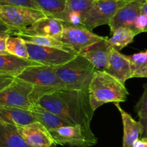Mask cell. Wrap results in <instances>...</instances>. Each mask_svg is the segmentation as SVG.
I'll list each match as a JSON object with an SVG mask.
<instances>
[{
	"label": "cell",
	"mask_w": 147,
	"mask_h": 147,
	"mask_svg": "<svg viewBox=\"0 0 147 147\" xmlns=\"http://www.w3.org/2000/svg\"><path fill=\"white\" fill-rule=\"evenodd\" d=\"M36 104L59 115L69 125H80L90 139L97 142L90 128L94 111L90 104L88 91L62 89L45 94Z\"/></svg>",
	"instance_id": "6da1fadb"
},
{
	"label": "cell",
	"mask_w": 147,
	"mask_h": 147,
	"mask_svg": "<svg viewBox=\"0 0 147 147\" xmlns=\"http://www.w3.org/2000/svg\"><path fill=\"white\" fill-rule=\"evenodd\" d=\"M92 108L95 111L106 103H120L127 100L128 92L125 85L105 71L95 70L88 89Z\"/></svg>",
	"instance_id": "7a4b0ae2"
},
{
	"label": "cell",
	"mask_w": 147,
	"mask_h": 147,
	"mask_svg": "<svg viewBox=\"0 0 147 147\" xmlns=\"http://www.w3.org/2000/svg\"><path fill=\"white\" fill-rule=\"evenodd\" d=\"M65 89L88 91L96 69L85 58L77 55L67 63L54 67Z\"/></svg>",
	"instance_id": "3957f363"
},
{
	"label": "cell",
	"mask_w": 147,
	"mask_h": 147,
	"mask_svg": "<svg viewBox=\"0 0 147 147\" xmlns=\"http://www.w3.org/2000/svg\"><path fill=\"white\" fill-rule=\"evenodd\" d=\"M16 77L34 86L32 98L35 104L45 94L65 89L64 84L58 77L53 66L44 65L29 66Z\"/></svg>",
	"instance_id": "277c9868"
},
{
	"label": "cell",
	"mask_w": 147,
	"mask_h": 147,
	"mask_svg": "<svg viewBox=\"0 0 147 147\" xmlns=\"http://www.w3.org/2000/svg\"><path fill=\"white\" fill-rule=\"evenodd\" d=\"M38 9L21 6H0V19L10 29L12 34L24 30L36 21L46 18Z\"/></svg>",
	"instance_id": "5b68a950"
},
{
	"label": "cell",
	"mask_w": 147,
	"mask_h": 147,
	"mask_svg": "<svg viewBox=\"0 0 147 147\" xmlns=\"http://www.w3.org/2000/svg\"><path fill=\"white\" fill-rule=\"evenodd\" d=\"M34 86L15 77L9 86L0 91V106L28 110L35 105L32 94Z\"/></svg>",
	"instance_id": "8992f818"
},
{
	"label": "cell",
	"mask_w": 147,
	"mask_h": 147,
	"mask_svg": "<svg viewBox=\"0 0 147 147\" xmlns=\"http://www.w3.org/2000/svg\"><path fill=\"white\" fill-rule=\"evenodd\" d=\"M26 46L28 51V59L44 66L53 67L64 64L79 54L73 50H63L28 43H26Z\"/></svg>",
	"instance_id": "52a82bcc"
},
{
	"label": "cell",
	"mask_w": 147,
	"mask_h": 147,
	"mask_svg": "<svg viewBox=\"0 0 147 147\" xmlns=\"http://www.w3.org/2000/svg\"><path fill=\"white\" fill-rule=\"evenodd\" d=\"M129 2L128 0H97L83 22L92 30L102 25H108L116 12Z\"/></svg>",
	"instance_id": "ba28073f"
},
{
	"label": "cell",
	"mask_w": 147,
	"mask_h": 147,
	"mask_svg": "<svg viewBox=\"0 0 147 147\" xmlns=\"http://www.w3.org/2000/svg\"><path fill=\"white\" fill-rule=\"evenodd\" d=\"M103 38L93 33L84 26L72 25L63 22L61 41L77 53H80L82 51L102 40Z\"/></svg>",
	"instance_id": "9c48e42d"
},
{
	"label": "cell",
	"mask_w": 147,
	"mask_h": 147,
	"mask_svg": "<svg viewBox=\"0 0 147 147\" xmlns=\"http://www.w3.org/2000/svg\"><path fill=\"white\" fill-rule=\"evenodd\" d=\"M56 145L70 147H90L97 144L87 136L80 125H67L49 131Z\"/></svg>",
	"instance_id": "30bf717a"
},
{
	"label": "cell",
	"mask_w": 147,
	"mask_h": 147,
	"mask_svg": "<svg viewBox=\"0 0 147 147\" xmlns=\"http://www.w3.org/2000/svg\"><path fill=\"white\" fill-rule=\"evenodd\" d=\"M107 39L108 38L104 37L79 53L90 62L96 70L105 71L108 66L109 59L113 49Z\"/></svg>",
	"instance_id": "8fae6325"
},
{
	"label": "cell",
	"mask_w": 147,
	"mask_h": 147,
	"mask_svg": "<svg viewBox=\"0 0 147 147\" xmlns=\"http://www.w3.org/2000/svg\"><path fill=\"white\" fill-rule=\"evenodd\" d=\"M17 128L23 139L31 147H51L54 144L49 130L38 121Z\"/></svg>",
	"instance_id": "7c38bea8"
},
{
	"label": "cell",
	"mask_w": 147,
	"mask_h": 147,
	"mask_svg": "<svg viewBox=\"0 0 147 147\" xmlns=\"http://www.w3.org/2000/svg\"><path fill=\"white\" fill-rule=\"evenodd\" d=\"M143 4L144 2L139 0H131L127 2L116 12L108 24L111 32L113 33L120 28H130L134 30L137 18L141 12Z\"/></svg>",
	"instance_id": "4fadbf2b"
},
{
	"label": "cell",
	"mask_w": 147,
	"mask_h": 147,
	"mask_svg": "<svg viewBox=\"0 0 147 147\" xmlns=\"http://www.w3.org/2000/svg\"><path fill=\"white\" fill-rule=\"evenodd\" d=\"M95 0H66L63 12L59 20L72 25L83 26V22Z\"/></svg>",
	"instance_id": "5bb4252c"
},
{
	"label": "cell",
	"mask_w": 147,
	"mask_h": 147,
	"mask_svg": "<svg viewBox=\"0 0 147 147\" xmlns=\"http://www.w3.org/2000/svg\"><path fill=\"white\" fill-rule=\"evenodd\" d=\"M63 28V21L51 17H46L34 22L24 30L18 32L30 35L52 37L61 40Z\"/></svg>",
	"instance_id": "9a60e30c"
},
{
	"label": "cell",
	"mask_w": 147,
	"mask_h": 147,
	"mask_svg": "<svg viewBox=\"0 0 147 147\" xmlns=\"http://www.w3.org/2000/svg\"><path fill=\"white\" fill-rule=\"evenodd\" d=\"M105 71L123 85L127 80L131 78V66L126 56L114 49L110 54L108 66Z\"/></svg>",
	"instance_id": "2e32d148"
},
{
	"label": "cell",
	"mask_w": 147,
	"mask_h": 147,
	"mask_svg": "<svg viewBox=\"0 0 147 147\" xmlns=\"http://www.w3.org/2000/svg\"><path fill=\"white\" fill-rule=\"evenodd\" d=\"M119 110L123 125V147H132L133 144L139 137L142 132V127L139 121H136L125 111H124L119 103H115Z\"/></svg>",
	"instance_id": "e0dca14e"
},
{
	"label": "cell",
	"mask_w": 147,
	"mask_h": 147,
	"mask_svg": "<svg viewBox=\"0 0 147 147\" xmlns=\"http://www.w3.org/2000/svg\"><path fill=\"white\" fill-rule=\"evenodd\" d=\"M41 65L30 59H21L10 54H0V73L2 74L17 77L27 67Z\"/></svg>",
	"instance_id": "ac0fdd59"
},
{
	"label": "cell",
	"mask_w": 147,
	"mask_h": 147,
	"mask_svg": "<svg viewBox=\"0 0 147 147\" xmlns=\"http://www.w3.org/2000/svg\"><path fill=\"white\" fill-rule=\"evenodd\" d=\"M37 121L28 110L0 106V123L22 126Z\"/></svg>",
	"instance_id": "d6986e66"
},
{
	"label": "cell",
	"mask_w": 147,
	"mask_h": 147,
	"mask_svg": "<svg viewBox=\"0 0 147 147\" xmlns=\"http://www.w3.org/2000/svg\"><path fill=\"white\" fill-rule=\"evenodd\" d=\"M29 111L35 120L44 125L49 131L61 127L71 125L59 115L47 110L40 105L35 104Z\"/></svg>",
	"instance_id": "ffe728a7"
},
{
	"label": "cell",
	"mask_w": 147,
	"mask_h": 147,
	"mask_svg": "<svg viewBox=\"0 0 147 147\" xmlns=\"http://www.w3.org/2000/svg\"><path fill=\"white\" fill-rule=\"evenodd\" d=\"M0 147H31L23 139L17 126L0 123Z\"/></svg>",
	"instance_id": "44dd1931"
},
{
	"label": "cell",
	"mask_w": 147,
	"mask_h": 147,
	"mask_svg": "<svg viewBox=\"0 0 147 147\" xmlns=\"http://www.w3.org/2000/svg\"><path fill=\"white\" fill-rule=\"evenodd\" d=\"M110 38L107 39L108 43L115 51H119L124 47L134 41L137 34L133 30L127 28H120L113 32Z\"/></svg>",
	"instance_id": "7402d4cb"
},
{
	"label": "cell",
	"mask_w": 147,
	"mask_h": 147,
	"mask_svg": "<svg viewBox=\"0 0 147 147\" xmlns=\"http://www.w3.org/2000/svg\"><path fill=\"white\" fill-rule=\"evenodd\" d=\"M13 35L18 36L23 39L25 43L37 45V46H46V47L57 48L63 50H72L65 45L63 42L57 39L48 36H38V35H30L23 34L22 32H16ZM74 51V50H73Z\"/></svg>",
	"instance_id": "603a6c76"
},
{
	"label": "cell",
	"mask_w": 147,
	"mask_h": 147,
	"mask_svg": "<svg viewBox=\"0 0 147 147\" xmlns=\"http://www.w3.org/2000/svg\"><path fill=\"white\" fill-rule=\"evenodd\" d=\"M35 7L46 16L59 19L63 12L66 0H32Z\"/></svg>",
	"instance_id": "cb8c5ba5"
},
{
	"label": "cell",
	"mask_w": 147,
	"mask_h": 147,
	"mask_svg": "<svg viewBox=\"0 0 147 147\" xmlns=\"http://www.w3.org/2000/svg\"><path fill=\"white\" fill-rule=\"evenodd\" d=\"M131 66V78H147V51L126 56Z\"/></svg>",
	"instance_id": "d4e9b609"
},
{
	"label": "cell",
	"mask_w": 147,
	"mask_h": 147,
	"mask_svg": "<svg viewBox=\"0 0 147 147\" xmlns=\"http://www.w3.org/2000/svg\"><path fill=\"white\" fill-rule=\"evenodd\" d=\"M6 50L9 54L21 59H28L26 43L18 36L9 35L6 40Z\"/></svg>",
	"instance_id": "484cf974"
},
{
	"label": "cell",
	"mask_w": 147,
	"mask_h": 147,
	"mask_svg": "<svg viewBox=\"0 0 147 147\" xmlns=\"http://www.w3.org/2000/svg\"><path fill=\"white\" fill-rule=\"evenodd\" d=\"M144 93L134 107V110L138 114V118L147 116V83L144 85Z\"/></svg>",
	"instance_id": "4316f807"
},
{
	"label": "cell",
	"mask_w": 147,
	"mask_h": 147,
	"mask_svg": "<svg viewBox=\"0 0 147 147\" xmlns=\"http://www.w3.org/2000/svg\"><path fill=\"white\" fill-rule=\"evenodd\" d=\"M21 6L38 9L32 0H0V6Z\"/></svg>",
	"instance_id": "83f0119b"
},
{
	"label": "cell",
	"mask_w": 147,
	"mask_h": 147,
	"mask_svg": "<svg viewBox=\"0 0 147 147\" xmlns=\"http://www.w3.org/2000/svg\"><path fill=\"white\" fill-rule=\"evenodd\" d=\"M15 77V76L0 73V91L9 86L14 81Z\"/></svg>",
	"instance_id": "f1b7e54d"
},
{
	"label": "cell",
	"mask_w": 147,
	"mask_h": 147,
	"mask_svg": "<svg viewBox=\"0 0 147 147\" xmlns=\"http://www.w3.org/2000/svg\"><path fill=\"white\" fill-rule=\"evenodd\" d=\"M9 35V34L0 35V54H9L6 50V40Z\"/></svg>",
	"instance_id": "f546056e"
},
{
	"label": "cell",
	"mask_w": 147,
	"mask_h": 147,
	"mask_svg": "<svg viewBox=\"0 0 147 147\" xmlns=\"http://www.w3.org/2000/svg\"><path fill=\"white\" fill-rule=\"evenodd\" d=\"M138 121L142 127V132H141L140 137L141 139L147 140V116L139 118Z\"/></svg>",
	"instance_id": "4dcf8cb0"
},
{
	"label": "cell",
	"mask_w": 147,
	"mask_h": 147,
	"mask_svg": "<svg viewBox=\"0 0 147 147\" xmlns=\"http://www.w3.org/2000/svg\"><path fill=\"white\" fill-rule=\"evenodd\" d=\"M1 34H9L11 35L12 32H11L10 29L4 23L3 21L0 19V35Z\"/></svg>",
	"instance_id": "1f68e13d"
},
{
	"label": "cell",
	"mask_w": 147,
	"mask_h": 147,
	"mask_svg": "<svg viewBox=\"0 0 147 147\" xmlns=\"http://www.w3.org/2000/svg\"><path fill=\"white\" fill-rule=\"evenodd\" d=\"M132 147H147V140L138 139L134 143Z\"/></svg>",
	"instance_id": "d6a6232c"
},
{
	"label": "cell",
	"mask_w": 147,
	"mask_h": 147,
	"mask_svg": "<svg viewBox=\"0 0 147 147\" xmlns=\"http://www.w3.org/2000/svg\"><path fill=\"white\" fill-rule=\"evenodd\" d=\"M141 13L147 19V1L143 4L142 7H141ZM146 32H147V28L146 30Z\"/></svg>",
	"instance_id": "836d02e7"
},
{
	"label": "cell",
	"mask_w": 147,
	"mask_h": 147,
	"mask_svg": "<svg viewBox=\"0 0 147 147\" xmlns=\"http://www.w3.org/2000/svg\"><path fill=\"white\" fill-rule=\"evenodd\" d=\"M139 1H141V2H144H144H146L147 0H139Z\"/></svg>",
	"instance_id": "e575fe53"
},
{
	"label": "cell",
	"mask_w": 147,
	"mask_h": 147,
	"mask_svg": "<svg viewBox=\"0 0 147 147\" xmlns=\"http://www.w3.org/2000/svg\"><path fill=\"white\" fill-rule=\"evenodd\" d=\"M95 1H97V0H95ZM128 1H131V0H128Z\"/></svg>",
	"instance_id": "d590c367"
}]
</instances>
